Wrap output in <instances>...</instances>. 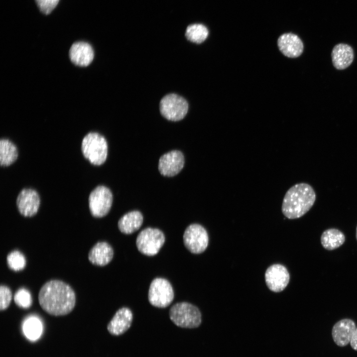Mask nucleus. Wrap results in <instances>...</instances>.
Masks as SVG:
<instances>
[{
  "label": "nucleus",
  "mask_w": 357,
  "mask_h": 357,
  "mask_svg": "<svg viewBox=\"0 0 357 357\" xmlns=\"http://www.w3.org/2000/svg\"><path fill=\"white\" fill-rule=\"evenodd\" d=\"M38 300L41 307L46 312L54 316H62L73 310L76 296L73 289L67 283L52 280L40 289Z\"/></svg>",
  "instance_id": "f257e3e1"
},
{
  "label": "nucleus",
  "mask_w": 357,
  "mask_h": 357,
  "mask_svg": "<svg viewBox=\"0 0 357 357\" xmlns=\"http://www.w3.org/2000/svg\"><path fill=\"white\" fill-rule=\"evenodd\" d=\"M316 194L313 187L305 182L297 183L286 192L282 204V212L289 219L299 218L313 206Z\"/></svg>",
  "instance_id": "f03ea898"
},
{
  "label": "nucleus",
  "mask_w": 357,
  "mask_h": 357,
  "mask_svg": "<svg viewBox=\"0 0 357 357\" xmlns=\"http://www.w3.org/2000/svg\"><path fill=\"white\" fill-rule=\"evenodd\" d=\"M81 151L84 157L92 164L101 165L107 158V142L101 134L97 132H89L82 141Z\"/></svg>",
  "instance_id": "7ed1b4c3"
},
{
  "label": "nucleus",
  "mask_w": 357,
  "mask_h": 357,
  "mask_svg": "<svg viewBox=\"0 0 357 357\" xmlns=\"http://www.w3.org/2000/svg\"><path fill=\"white\" fill-rule=\"evenodd\" d=\"M169 317L177 326L184 328H197L202 321L199 309L196 306L186 302L174 304L169 310Z\"/></svg>",
  "instance_id": "20e7f679"
},
{
  "label": "nucleus",
  "mask_w": 357,
  "mask_h": 357,
  "mask_svg": "<svg viewBox=\"0 0 357 357\" xmlns=\"http://www.w3.org/2000/svg\"><path fill=\"white\" fill-rule=\"evenodd\" d=\"M165 241V236L159 229L147 228L142 230L136 239L138 251L147 256L157 254Z\"/></svg>",
  "instance_id": "39448f33"
},
{
  "label": "nucleus",
  "mask_w": 357,
  "mask_h": 357,
  "mask_svg": "<svg viewBox=\"0 0 357 357\" xmlns=\"http://www.w3.org/2000/svg\"><path fill=\"white\" fill-rule=\"evenodd\" d=\"M150 303L157 307L168 306L174 298L173 288L166 279L157 278L151 283L148 295Z\"/></svg>",
  "instance_id": "423d86ee"
},
{
  "label": "nucleus",
  "mask_w": 357,
  "mask_h": 357,
  "mask_svg": "<svg viewBox=\"0 0 357 357\" xmlns=\"http://www.w3.org/2000/svg\"><path fill=\"white\" fill-rule=\"evenodd\" d=\"M160 111L165 119L171 121H178L186 116L188 105L186 100L176 94L165 95L160 101Z\"/></svg>",
  "instance_id": "0eeeda50"
},
{
  "label": "nucleus",
  "mask_w": 357,
  "mask_h": 357,
  "mask_svg": "<svg viewBox=\"0 0 357 357\" xmlns=\"http://www.w3.org/2000/svg\"><path fill=\"white\" fill-rule=\"evenodd\" d=\"M113 194L110 189L103 185H99L90 193L89 198V208L92 215L102 218L109 212L113 202Z\"/></svg>",
  "instance_id": "6e6552de"
},
{
  "label": "nucleus",
  "mask_w": 357,
  "mask_h": 357,
  "mask_svg": "<svg viewBox=\"0 0 357 357\" xmlns=\"http://www.w3.org/2000/svg\"><path fill=\"white\" fill-rule=\"evenodd\" d=\"M183 241L185 247L193 254H200L207 247L209 237L206 229L198 224L189 225L184 232Z\"/></svg>",
  "instance_id": "1a4fd4ad"
},
{
  "label": "nucleus",
  "mask_w": 357,
  "mask_h": 357,
  "mask_svg": "<svg viewBox=\"0 0 357 357\" xmlns=\"http://www.w3.org/2000/svg\"><path fill=\"white\" fill-rule=\"evenodd\" d=\"M184 165L183 154L178 150H172L163 155L159 159L158 170L165 177H173L178 174Z\"/></svg>",
  "instance_id": "9d476101"
},
{
  "label": "nucleus",
  "mask_w": 357,
  "mask_h": 357,
  "mask_svg": "<svg viewBox=\"0 0 357 357\" xmlns=\"http://www.w3.org/2000/svg\"><path fill=\"white\" fill-rule=\"evenodd\" d=\"M266 284L268 288L274 292L283 291L290 281V274L283 265L276 264L269 266L265 274Z\"/></svg>",
  "instance_id": "9b49d317"
},
{
  "label": "nucleus",
  "mask_w": 357,
  "mask_h": 357,
  "mask_svg": "<svg viewBox=\"0 0 357 357\" xmlns=\"http://www.w3.org/2000/svg\"><path fill=\"white\" fill-rule=\"evenodd\" d=\"M40 204L38 192L31 188L21 190L16 199V205L19 213L24 217H31L36 214Z\"/></svg>",
  "instance_id": "f8f14e48"
},
{
  "label": "nucleus",
  "mask_w": 357,
  "mask_h": 357,
  "mask_svg": "<svg viewBox=\"0 0 357 357\" xmlns=\"http://www.w3.org/2000/svg\"><path fill=\"white\" fill-rule=\"evenodd\" d=\"M357 327L351 319L344 318L337 322L332 329V336L335 343L345 347L350 343Z\"/></svg>",
  "instance_id": "ddd939ff"
},
{
  "label": "nucleus",
  "mask_w": 357,
  "mask_h": 357,
  "mask_svg": "<svg viewBox=\"0 0 357 357\" xmlns=\"http://www.w3.org/2000/svg\"><path fill=\"white\" fill-rule=\"evenodd\" d=\"M278 46L284 55L290 58L299 57L303 51L301 40L298 36L292 33L281 35L278 39Z\"/></svg>",
  "instance_id": "4468645a"
},
{
  "label": "nucleus",
  "mask_w": 357,
  "mask_h": 357,
  "mask_svg": "<svg viewBox=\"0 0 357 357\" xmlns=\"http://www.w3.org/2000/svg\"><path fill=\"white\" fill-rule=\"evenodd\" d=\"M132 320V312L129 308H119L108 324V331L113 335H120L130 327Z\"/></svg>",
  "instance_id": "2eb2a0df"
},
{
  "label": "nucleus",
  "mask_w": 357,
  "mask_h": 357,
  "mask_svg": "<svg viewBox=\"0 0 357 357\" xmlns=\"http://www.w3.org/2000/svg\"><path fill=\"white\" fill-rule=\"evenodd\" d=\"M70 60L79 66H87L92 61L94 53L92 46L85 42L73 43L69 51Z\"/></svg>",
  "instance_id": "dca6fc26"
},
{
  "label": "nucleus",
  "mask_w": 357,
  "mask_h": 357,
  "mask_svg": "<svg viewBox=\"0 0 357 357\" xmlns=\"http://www.w3.org/2000/svg\"><path fill=\"white\" fill-rule=\"evenodd\" d=\"M114 256V250L110 244L105 241H99L90 250L88 259L93 265L104 266L109 264Z\"/></svg>",
  "instance_id": "f3484780"
},
{
  "label": "nucleus",
  "mask_w": 357,
  "mask_h": 357,
  "mask_svg": "<svg viewBox=\"0 0 357 357\" xmlns=\"http://www.w3.org/2000/svg\"><path fill=\"white\" fill-rule=\"evenodd\" d=\"M331 57L333 64L336 69H344L349 66L353 61L354 51L348 44H338L333 48Z\"/></svg>",
  "instance_id": "a211bd4d"
},
{
  "label": "nucleus",
  "mask_w": 357,
  "mask_h": 357,
  "mask_svg": "<svg viewBox=\"0 0 357 357\" xmlns=\"http://www.w3.org/2000/svg\"><path fill=\"white\" fill-rule=\"evenodd\" d=\"M143 221V216L140 212L130 211L120 218L118 222V228L122 233L131 234L141 227Z\"/></svg>",
  "instance_id": "6ab92c4d"
},
{
  "label": "nucleus",
  "mask_w": 357,
  "mask_h": 357,
  "mask_svg": "<svg viewBox=\"0 0 357 357\" xmlns=\"http://www.w3.org/2000/svg\"><path fill=\"white\" fill-rule=\"evenodd\" d=\"M320 240L321 243L325 249L332 250L343 244L345 241V236L339 230L330 228L322 233Z\"/></svg>",
  "instance_id": "aec40b11"
},
{
  "label": "nucleus",
  "mask_w": 357,
  "mask_h": 357,
  "mask_svg": "<svg viewBox=\"0 0 357 357\" xmlns=\"http://www.w3.org/2000/svg\"><path fill=\"white\" fill-rule=\"evenodd\" d=\"M18 150L15 145L7 139L0 141V164L6 167L11 165L17 159Z\"/></svg>",
  "instance_id": "412c9836"
},
{
  "label": "nucleus",
  "mask_w": 357,
  "mask_h": 357,
  "mask_svg": "<svg viewBox=\"0 0 357 357\" xmlns=\"http://www.w3.org/2000/svg\"><path fill=\"white\" fill-rule=\"evenodd\" d=\"M22 330L25 336L29 340H38L43 332V325L39 318L30 316L26 318L22 325Z\"/></svg>",
  "instance_id": "4be33fe9"
},
{
  "label": "nucleus",
  "mask_w": 357,
  "mask_h": 357,
  "mask_svg": "<svg viewBox=\"0 0 357 357\" xmlns=\"http://www.w3.org/2000/svg\"><path fill=\"white\" fill-rule=\"evenodd\" d=\"M209 35L207 28L202 24H193L189 25L186 30L185 36L187 39L194 43L203 42Z\"/></svg>",
  "instance_id": "5701e85b"
},
{
  "label": "nucleus",
  "mask_w": 357,
  "mask_h": 357,
  "mask_svg": "<svg viewBox=\"0 0 357 357\" xmlns=\"http://www.w3.org/2000/svg\"><path fill=\"white\" fill-rule=\"evenodd\" d=\"M8 267L12 270L18 271L23 270L26 266V259L24 255L18 250H14L7 256Z\"/></svg>",
  "instance_id": "b1692460"
},
{
  "label": "nucleus",
  "mask_w": 357,
  "mask_h": 357,
  "mask_svg": "<svg viewBox=\"0 0 357 357\" xmlns=\"http://www.w3.org/2000/svg\"><path fill=\"white\" fill-rule=\"evenodd\" d=\"M14 300L16 304L22 308H28L32 303L30 292L24 288L20 289L15 293Z\"/></svg>",
  "instance_id": "393cba45"
},
{
  "label": "nucleus",
  "mask_w": 357,
  "mask_h": 357,
  "mask_svg": "<svg viewBox=\"0 0 357 357\" xmlns=\"http://www.w3.org/2000/svg\"><path fill=\"white\" fill-rule=\"evenodd\" d=\"M12 300V292L8 287L1 285L0 287V309L4 310L9 306Z\"/></svg>",
  "instance_id": "a878e982"
},
{
  "label": "nucleus",
  "mask_w": 357,
  "mask_h": 357,
  "mask_svg": "<svg viewBox=\"0 0 357 357\" xmlns=\"http://www.w3.org/2000/svg\"><path fill=\"white\" fill-rule=\"evenodd\" d=\"M60 0H35L40 10L48 14L56 7Z\"/></svg>",
  "instance_id": "bb28decb"
},
{
  "label": "nucleus",
  "mask_w": 357,
  "mask_h": 357,
  "mask_svg": "<svg viewBox=\"0 0 357 357\" xmlns=\"http://www.w3.org/2000/svg\"><path fill=\"white\" fill-rule=\"evenodd\" d=\"M350 345L353 349L357 351V327L353 335Z\"/></svg>",
  "instance_id": "cd10ccee"
},
{
  "label": "nucleus",
  "mask_w": 357,
  "mask_h": 357,
  "mask_svg": "<svg viewBox=\"0 0 357 357\" xmlns=\"http://www.w3.org/2000/svg\"><path fill=\"white\" fill-rule=\"evenodd\" d=\"M356 239H357V228H356Z\"/></svg>",
  "instance_id": "c85d7f7f"
}]
</instances>
